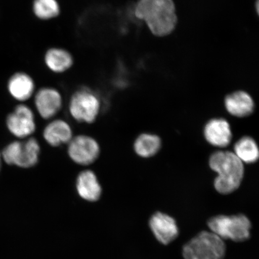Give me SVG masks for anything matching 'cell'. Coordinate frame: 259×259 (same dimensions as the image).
Masks as SVG:
<instances>
[{
	"label": "cell",
	"instance_id": "obj_1",
	"mask_svg": "<svg viewBox=\"0 0 259 259\" xmlns=\"http://www.w3.org/2000/svg\"><path fill=\"white\" fill-rule=\"evenodd\" d=\"M134 14L136 18L145 22L152 34L157 37L170 34L177 25L173 0H138Z\"/></svg>",
	"mask_w": 259,
	"mask_h": 259
},
{
	"label": "cell",
	"instance_id": "obj_2",
	"mask_svg": "<svg viewBox=\"0 0 259 259\" xmlns=\"http://www.w3.org/2000/svg\"><path fill=\"white\" fill-rule=\"evenodd\" d=\"M209 166L218 174L214 187L219 193H232L240 186L244 168L242 162L234 153L229 151L216 152L210 157Z\"/></svg>",
	"mask_w": 259,
	"mask_h": 259
},
{
	"label": "cell",
	"instance_id": "obj_3",
	"mask_svg": "<svg viewBox=\"0 0 259 259\" xmlns=\"http://www.w3.org/2000/svg\"><path fill=\"white\" fill-rule=\"evenodd\" d=\"M224 240L211 232L203 231L187 243L183 249L184 259H223Z\"/></svg>",
	"mask_w": 259,
	"mask_h": 259
},
{
	"label": "cell",
	"instance_id": "obj_4",
	"mask_svg": "<svg viewBox=\"0 0 259 259\" xmlns=\"http://www.w3.org/2000/svg\"><path fill=\"white\" fill-rule=\"evenodd\" d=\"M210 232L223 240L241 242L250 237L251 223L244 214L232 216L218 215L210 218L207 223Z\"/></svg>",
	"mask_w": 259,
	"mask_h": 259
},
{
	"label": "cell",
	"instance_id": "obj_5",
	"mask_svg": "<svg viewBox=\"0 0 259 259\" xmlns=\"http://www.w3.org/2000/svg\"><path fill=\"white\" fill-rule=\"evenodd\" d=\"M101 100L97 94L89 87H83L73 93L69 100V111L74 120L92 124L101 111Z\"/></svg>",
	"mask_w": 259,
	"mask_h": 259
},
{
	"label": "cell",
	"instance_id": "obj_6",
	"mask_svg": "<svg viewBox=\"0 0 259 259\" xmlns=\"http://www.w3.org/2000/svg\"><path fill=\"white\" fill-rule=\"evenodd\" d=\"M40 151V145L37 139L29 137L25 141H14L6 146L2 157L9 165L28 169L38 164Z\"/></svg>",
	"mask_w": 259,
	"mask_h": 259
},
{
	"label": "cell",
	"instance_id": "obj_7",
	"mask_svg": "<svg viewBox=\"0 0 259 259\" xmlns=\"http://www.w3.org/2000/svg\"><path fill=\"white\" fill-rule=\"evenodd\" d=\"M67 154L74 163L88 166L98 159L101 149L96 139L86 135L73 137L67 144Z\"/></svg>",
	"mask_w": 259,
	"mask_h": 259
},
{
	"label": "cell",
	"instance_id": "obj_8",
	"mask_svg": "<svg viewBox=\"0 0 259 259\" xmlns=\"http://www.w3.org/2000/svg\"><path fill=\"white\" fill-rule=\"evenodd\" d=\"M6 124L10 132L20 139L31 137L36 130L35 115L27 105L21 104L8 116Z\"/></svg>",
	"mask_w": 259,
	"mask_h": 259
},
{
	"label": "cell",
	"instance_id": "obj_9",
	"mask_svg": "<svg viewBox=\"0 0 259 259\" xmlns=\"http://www.w3.org/2000/svg\"><path fill=\"white\" fill-rule=\"evenodd\" d=\"M63 97L59 91L53 87H43L34 94L35 109L44 119H53L63 107Z\"/></svg>",
	"mask_w": 259,
	"mask_h": 259
},
{
	"label": "cell",
	"instance_id": "obj_10",
	"mask_svg": "<svg viewBox=\"0 0 259 259\" xmlns=\"http://www.w3.org/2000/svg\"><path fill=\"white\" fill-rule=\"evenodd\" d=\"M149 225L155 237L163 245L170 244L179 234L176 220L166 213H154L150 219Z\"/></svg>",
	"mask_w": 259,
	"mask_h": 259
},
{
	"label": "cell",
	"instance_id": "obj_11",
	"mask_svg": "<svg viewBox=\"0 0 259 259\" xmlns=\"http://www.w3.org/2000/svg\"><path fill=\"white\" fill-rule=\"evenodd\" d=\"M43 137L48 145L53 147L68 144L73 137L70 125L62 119L51 121L45 126Z\"/></svg>",
	"mask_w": 259,
	"mask_h": 259
},
{
	"label": "cell",
	"instance_id": "obj_12",
	"mask_svg": "<svg viewBox=\"0 0 259 259\" xmlns=\"http://www.w3.org/2000/svg\"><path fill=\"white\" fill-rule=\"evenodd\" d=\"M77 192L82 199L89 202H96L101 196L102 189L98 178L92 170L81 171L77 177Z\"/></svg>",
	"mask_w": 259,
	"mask_h": 259
},
{
	"label": "cell",
	"instance_id": "obj_13",
	"mask_svg": "<svg viewBox=\"0 0 259 259\" xmlns=\"http://www.w3.org/2000/svg\"><path fill=\"white\" fill-rule=\"evenodd\" d=\"M204 135L210 144L218 147H227L232 139L230 125L223 119H212L207 123Z\"/></svg>",
	"mask_w": 259,
	"mask_h": 259
},
{
	"label": "cell",
	"instance_id": "obj_14",
	"mask_svg": "<svg viewBox=\"0 0 259 259\" xmlns=\"http://www.w3.org/2000/svg\"><path fill=\"white\" fill-rule=\"evenodd\" d=\"M8 88L9 93L19 102H25L35 94V82L32 77L24 72H18L10 78Z\"/></svg>",
	"mask_w": 259,
	"mask_h": 259
},
{
	"label": "cell",
	"instance_id": "obj_15",
	"mask_svg": "<svg viewBox=\"0 0 259 259\" xmlns=\"http://www.w3.org/2000/svg\"><path fill=\"white\" fill-rule=\"evenodd\" d=\"M44 62L48 69L56 73L69 70L74 64V58L69 51L62 48L53 47L46 51Z\"/></svg>",
	"mask_w": 259,
	"mask_h": 259
},
{
	"label": "cell",
	"instance_id": "obj_16",
	"mask_svg": "<svg viewBox=\"0 0 259 259\" xmlns=\"http://www.w3.org/2000/svg\"><path fill=\"white\" fill-rule=\"evenodd\" d=\"M225 105L228 111L238 117H245L254 111L253 100L248 93L238 92L226 97Z\"/></svg>",
	"mask_w": 259,
	"mask_h": 259
},
{
	"label": "cell",
	"instance_id": "obj_17",
	"mask_svg": "<svg viewBox=\"0 0 259 259\" xmlns=\"http://www.w3.org/2000/svg\"><path fill=\"white\" fill-rule=\"evenodd\" d=\"M32 11L37 19L49 21L60 15L61 7L58 0H33Z\"/></svg>",
	"mask_w": 259,
	"mask_h": 259
},
{
	"label": "cell",
	"instance_id": "obj_18",
	"mask_svg": "<svg viewBox=\"0 0 259 259\" xmlns=\"http://www.w3.org/2000/svg\"><path fill=\"white\" fill-rule=\"evenodd\" d=\"M242 163H253L257 161L259 151L253 139L244 137L239 139L235 145V153Z\"/></svg>",
	"mask_w": 259,
	"mask_h": 259
},
{
	"label": "cell",
	"instance_id": "obj_19",
	"mask_svg": "<svg viewBox=\"0 0 259 259\" xmlns=\"http://www.w3.org/2000/svg\"><path fill=\"white\" fill-rule=\"evenodd\" d=\"M160 147V139L157 136L150 134L139 136L134 144L136 153L144 158L153 156L159 151Z\"/></svg>",
	"mask_w": 259,
	"mask_h": 259
},
{
	"label": "cell",
	"instance_id": "obj_20",
	"mask_svg": "<svg viewBox=\"0 0 259 259\" xmlns=\"http://www.w3.org/2000/svg\"><path fill=\"white\" fill-rule=\"evenodd\" d=\"M255 5H256V11L257 12V14H258V6H259L258 0H257L256 4H255Z\"/></svg>",
	"mask_w": 259,
	"mask_h": 259
},
{
	"label": "cell",
	"instance_id": "obj_21",
	"mask_svg": "<svg viewBox=\"0 0 259 259\" xmlns=\"http://www.w3.org/2000/svg\"><path fill=\"white\" fill-rule=\"evenodd\" d=\"M2 154L0 153V170H1V167H2Z\"/></svg>",
	"mask_w": 259,
	"mask_h": 259
}]
</instances>
